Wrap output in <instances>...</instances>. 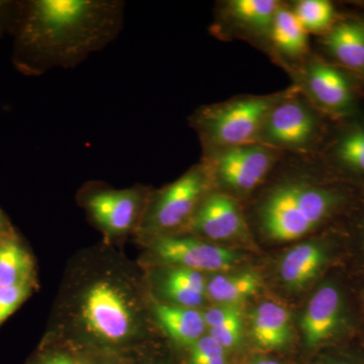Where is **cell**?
Instances as JSON below:
<instances>
[{"label":"cell","instance_id":"cell-1","mask_svg":"<svg viewBox=\"0 0 364 364\" xmlns=\"http://www.w3.org/2000/svg\"><path fill=\"white\" fill-rule=\"evenodd\" d=\"M119 0H39L31 4L23 42L35 70L70 69L111 44L124 25Z\"/></svg>","mask_w":364,"mask_h":364},{"label":"cell","instance_id":"cell-2","mask_svg":"<svg viewBox=\"0 0 364 364\" xmlns=\"http://www.w3.org/2000/svg\"><path fill=\"white\" fill-rule=\"evenodd\" d=\"M348 198L341 188L287 179L270 189L261 203V230L273 241L298 240L332 219Z\"/></svg>","mask_w":364,"mask_h":364},{"label":"cell","instance_id":"cell-3","mask_svg":"<svg viewBox=\"0 0 364 364\" xmlns=\"http://www.w3.org/2000/svg\"><path fill=\"white\" fill-rule=\"evenodd\" d=\"M287 90L268 95H242L219 104L203 105L191 117L205 153L257 143L268 114Z\"/></svg>","mask_w":364,"mask_h":364},{"label":"cell","instance_id":"cell-4","mask_svg":"<svg viewBox=\"0 0 364 364\" xmlns=\"http://www.w3.org/2000/svg\"><path fill=\"white\" fill-rule=\"evenodd\" d=\"M322 114L293 85L268 114L257 143L282 153L309 155L324 138Z\"/></svg>","mask_w":364,"mask_h":364},{"label":"cell","instance_id":"cell-5","mask_svg":"<svg viewBox=\"0 0 364 364\" xmlns=\"http://www.w3.org/2000/svg\"><path fill=\"white\" fill-rule=\"evenodd\" d=\"M282 154L263 144L252 143L205 153L203 161L215 181L243 195L262 183Z\"/></svg>","mask_w":364,"mask_h":364},{"label":"cell","instance_id":"cell-6","mask_svg":"<svg viewBox=\"0 0 364 364\" xmlns=\"http://www.w3.org/2000/svg\"><path fill=\"white\" fill-rule=\"evenodd\" d=\"M294 69L296 87L318 111L334 117L348 116L354 112L353 85L338 67L309 56Z\"/></svg>","mask_w":364,"mask_h":364},{"label":"cell","instance_id":"cell-7","mask_svg":"<svg viewBox=\"0 0 364 364\" xmlns=\"http://www.w3.org/2000/svg\"><path fill=\"white\" fill-rule=\"evenodd\" d=\"M349 305L348 296L338 282L329 279L321 284L301 318L306 346L316 348L349 334L354 326Z\"/></svg>","mask_w":364,"mask_h":364},{"label":"cell","instance_id":"cell-8","mask_svg":"<svg viewBox=\"0 0 364 364\" xmlns=\"http://www.w3.org/2000/svg\"><path fill=\"white\" fill-rule=\"evenodd\" d=\"M210 174L207 163L191 167L173 183L163 189L150 208L147 226L152 230H170L191 217L205 198Z\"/></svg>","mask_w":364,"mask_h":364},{"label":"cell","instance_id":"cell-9","mask_svg":"<svg viewBox=\"0 0 364 364\" xmlns=\"http://www.w3.org/2000/svg\"><path fill=\"white\" fill-rule=\"evenodd\" d=\"M82 316L91 332L109 341L126 338L133 324L121 291L107 282H97L86 293Z\"/></svg>","mask_w":364,"mask_h":364},{"label":"cell","instance_id":"cell-10","mask_svg":"<svg viewBox=\"0 0 364 364\" xmlns=\"http://www.w3.org/2000/svg\"><path fill=\"white\" fill-rule=\"evenodd\" d=\"M153 247L158 257L165 262L200 272L231 269L242 258L236 251L189 237L163 236Z\"/></svg>","mask_w":364,"mask_h":364},{"label":"cell","instance_id":"cell-11","mask_svg":"<svg viewBox=\"0 0 364 364\" xmlns=\"http://www.w3.org/2000/svg\"><path fill=\"white\" fill-rule=\"evenodd\" d=\"M189 224L198 233L213 240H229L245 231L240 207L226 191L205 196Z\"/></svg>","mask_w":364,"mask_h":364},{"label":"cell","instance_id":"cell-12","mask_svg":"<svg viewBox=\"0 0 364 364\" xmlns=\"http://www.w3.org/2000/svg\"><path fill=\"white\" fill-rule=\"evenodd\" d=\"M280 4L277 0H230L222 4L218 26H228L235 35L267 41L275 14Z\"/></svg>","mask_w":364,"mask_h":364},{"label":"cell","instance_id":"cell-13","mask_svg":"<svg viewBox=\"0 0 364 364\" xmlns=\"http://www.w3.org/2000/svg\"><path fill=\"white\" fill-rule=\"evenodd\" d=\"M336 245L330 241H311L289 250L279 263V277L289 289L299 291L320 277L333 258Z\"/></svg>","mask_w":364,"mask_h":364},{"label":"cell","instance_id":"cell-14","mask_svg":"<svg viewBox=\"0 0 364 364\" xmlns=\"http://www.w3.org/2000/svg\"><path fill=\"white\" fill-rule=\"evenodd\" d=\"M136 189L100 191L88 196L86 207L95 221L111 234H123L135 224L141 208Z\"/></svg>","mask_w":364,"mask_h":364},{"label":"cell","instance_id":"cell-15","mask_svg":"<svg viewBox=\"0 0 364 364\" xmlns=\"http://www.w3.org/2000/svg\"><path fill=\"white\" fill-rule=\"evenodd\" d=\"M323 44L333 58L349 70L364 74V23L346 20L325 33Z\"/></svg>","mask_w":364,"mask_h":364},{"label":"cell","instance_id":"cell-16","mask_svg":"<svg viewBox=\"0 0 364 364\" xmlns=\"http://www.w3.org/2000/svg\"><path fill=\"white\" fill-rule=\"evenodd\" d=\"M269 45L279 58L296 62V65L310 56L309 33L296 20L293 11L282 4L273 20Z\"/></svg>","mask_w":364,"mask_h":364},{"label":"cell","instance_id":"cell-17","mask_svg":"<svg viewBox=\"0 0 364 364\" xmlns=\"http://www.w3.org/2000/svg\"><path fill=\"white\" fill-rule=\"evenodd\" d=\"M251 331L260 348L264 350L284 348L291 339L289 311L273 301L261 304L251 316Z\"/></svg>","mask_w":364,"mask_h":364},{"label":"cell","instance_id":"cell-18","mask_svg":"<svg viewBox=\"0 0 364 364\" xmlns=\"http://www.w3.org/2000/svg\"><path fill=\"white\" fill-rule=\"evenodd\" d=\"M155 312L167 334L182 346H193L207 328L203 314L193 308L157 305Z\"/></svg>","mask_w":364,"mask_h":364},{"label":"cell","instance_id":"cell-19","mask_svg":"<svg viewBox=\"0 0 364 364\" xmlns=\"http://www.w3.org/2000/svg\"><path fill=\"white\" fill-rule=\"evenodd\" d=\"M262 279L252 270L215 275L205 286V296L220 305L239 306L259 293Z\"/></svg>","mask_w":364,"mask_h":364},{"label":"cell","instance_id":"cell-20","mask_svg":"<svg viewBox=\"0 0 364 364\" xmlns=\"http://www.w3.org/2000/svg\"><path fill=\"white\" fill-rule=\"evenodd\" d=\"M333 161L354 176H364V124H352L335 141Z\"/></svg>","mask_w":364,"mask_h":364},{"label":"cell","instance_id":"cell-21","mask_svg":"<svg viewBox=\"0 0 364 364\" xmlns=\"http://www.w3.org/2000/svg\"><path fill=\"white\" fill-rule=\"evenodd\" d=\"M32 270L30 255L14 242L0 246V287L26 284Z\"/></svg>","mask_w":364,"mask_h":364},{"label":"cell","instance_id":"cell-22","mask_svg":"<svg viewBox=\"0 0 364 364\" xmlns=\"http://www.w3.org/2000/svg\"><path fill=\"white\" fill-rule=\"evenodd\" d=\"M291 11L308 33H326L335 25L336 11L327 0H301Z\"/></svg>","mask_w":364,"mask_h":364},{"label":"cell","instance_id":"cell-23","mask_svg":"<svg viewBox=\"0 0 364 364\" xmlns=\"http://www.w3.org/2000/svg\"><path fill=\"white\" fill-rule=\"evenodd\" d=\"M225 351L214 337H202L191 347L189 364H226Z\"/></svg>","mask_w":364,"mask_h":364},{"label":"cell","instance_id":"cell-24","mask_svg":"<svg viewBox=\"0 0 364 364\" xmlns=\"http://www.w3.org/2000/svg\"><path fill=\"white\" fill-rule=\"evenodd\" d=\"M244 321L242 313L230 318L223 324L210 329V336L227 349H234L241 344L243 339Z\"/></svg>","mask_w":364,"mask_h":364},{"label":"cell","instance_id":"cell-25","mask_svg":"<svg viewBox=\"0 0 364 364\" xmlns=\"http://www.w3.org/2000/svg\"><path fill=\"white\" fill-rule=\"evenodd\" d=\"M163 289L166 296L172 301L182 306H188V308H195V306L200 305L205 296L203 291H198L195 287L186 286V284L174 282V280L166 279V277H165L164 284H163Z\"/></svg>","mask_w":364,"mask_h":364},{"label":"cell","instance_id":"cell-26","mask_svg":"<svg viewBox=\"0 0 364 364\" xmlns=\"http://www.w3.org/2000/svg\"><path fill=\"white\" fill-rule=\"evenodd\" d=\"M28 284L14 287H0V324L6 320L23 303L28 294Z\"/></svg>","mask_w":364,"mask_h":364},{"label":"cell","instance_id":"cell-27","mask_svg":"<svg viewBox=\"0 0 364 364\" xmlns=\"http://www.w3.org/2000/svg\"><path fill=\"white\" fill-rule=\"evenodd\" d=\"M166 279L181 282V284H186V286L195 287V289L205 294V286H207V284H205V277H203L202 273L196 272V270L177 267L167 272Z\"/></svg>","mask_w":364,"mask_h":364},{"label":"cell","instance_id":"cell-28","mask_svg":"<svg viewBox=\"0 0 364 364\" xmlns=\"http://www.w3.org/2000/svg\"><path fill=\"white\" fill-rule=\"evenodd\" d=\"M240 313L242 312L239 306L219 305L215 306V308L210 309L203 315V318H205V325L210 329H212V328L223 324V323L226 322V321L230 320V318L235 317V316Z\"/></svg>","mask_w":364,"mask_h":364},{"label":"cell","instance_id":"cell-29","mask_svg":"<svg viewBox=\"0 0 364 364\" xmlns=\"http://www.w3.org/2000/svg\"><path fill=\"white\" fill-rule=\"evenodd\" d=\"M42 364H75L70 359L65 356L58 355L53 356V358L47 359Z\"/></svg>","mask_w":364,"mask_h":364},{"label":"cell","instance_id":"cell-30","mask_svg":"<svg viewBox=\"0 0 364 364\" xmlns=\"http://www.w3.org/2000/svg\"><path fill=\"white\" fill-rule=\"evenodd\" d=\"M328 364H363L359 363V361L353 360V359L349 358H339L334 359V360L330 361Z\"/></svg>","mask_w":364,"mask_h":364},{"label":"cell","instance_id":"cell-31","mask_svg":"<svg viewBox=\"0 0 364 364\" xmlns=\"http://www.w3.org/2000/svg\"><path fill=\"white\" fill-rule=\"evenodd\" d=\"M252 364H279L277 361L272 360V359H256Z\"/></svg>","mask_w":364,"mask_h":364},{"label":"cell","instance_id":"cell-32","mask_svg":"<svg viewBox=\"0 0 364 364\" xmlns=\"http://www.w3.org/2000/svg\"><path fill=\"white\" fill-rule=\"evenodd\" d=\"M359 301H360V305L363 306V315L364 320V284L363 286L361 287V289H359L358 291Z\"/></svg>","mask_w":364,"mask_h":364},{"label":"cell","instance_id":"cell-33","mask_svg":"<svg viewBox=\"0 0 364 364\" xmlns=\"http://www.w3.org/2000/svg\"><path fill=\"white\" fill-rule=\"evenodd\" d=\"M361 231H363V242L364 247V219L363 220V226H361Z\"/></svg>","mask_w":364,"mask_h":364},{"label":"cell","instance_id":"cell-34","mask_svg":"<svg viewBox=\"0 0 364 364\" xmlns=\"http://www.w3.org/2000/svg\"><path fill=\"white\" fill-rule=\"evenodd\" d=\"M4 6V2H1L0 1V14H1V9H2V7Z\"/></svg>","mask_w":364,"mask_h":364}]
</instances>
